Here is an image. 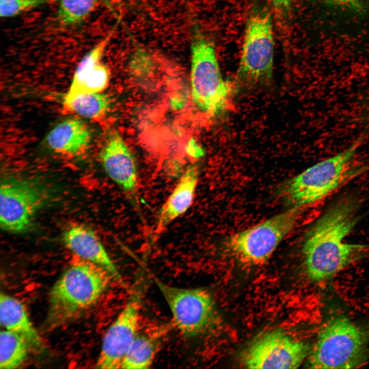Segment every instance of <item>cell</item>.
<instances>
[{"mask_svg": "<svg viewBox=\"0 0 369 369\" xmlns=\"http://www.w3.org/2000/svg\"><path fill=\"white\" fill-rule=\"evenodd\" d=\"M101 0H59L57 16L63 25L71 26L85 20Z\"/></svg>", "mask_w": 369, "mask_h": 369, "instance_id": "obj_21", "label": "cell"}, {"mask_svg": "<svg viewBox=\"0 0 369 369\" xmlns=\"http://www.w3.org/2000/svg\"><path fill=\"white\" fill-rule=\"evenodd\" d=\"M191 86L196 107L211 116L225 110L229 88L221 75L212 43L196 33L191 44Z\"/></svg>", "mask_w": 369, "mask_h": 369, "instance_id": "obj_9", "label": "cell"}, {"mask_svg": "<svg viewBox=\"0 0 369 369\" xmlns=\"http://www.w3.org/2000/svg\"><path fill=\"white\" fill-rule=\"evenodd\" d=\"M0 321L6 330L24 337L31 351L40 352L43 350V341L24 305L17 299L3 293L0 294Z\"/></svg>", "mask_w": 369, "mask_h": 369, "instance_id": "obj_17", "label": "cell"}, {"mask_svg": "<svg viewBox=\"0 0 369 369\" xmlns=\"http://www.w3.org/2000/svg\"><path fill=\"white\" fill-rule=\"evenodd\" d=\"M108 176L122 190L131 205L139 210L138 172L135 158L117 133L111 134L99 154Z\"/></svg>", "mask_w": 369, "mask_h": 369, "instance_id": "obj_12", "label": "cell"}, {"mask_svg": "<svg viewBox=\"0 0 369 369\" xmlns=\"http://www.w3.org/2000/svg\"><path fill=\"white\" fill-rule=\"evenodd\" d=\"M30 347L20 335L5 330L0 333V368L19 367L27 357Z\"/></svg>", "mask_w": 369, "mask_h": 369, "instance_id": "obj_19", "label": "cell"}, {"mask_svg": "<svg viewBox=\"0 0 369 369\" xmlns=\"http://www.w3.org/2000/svg\"><path fill=\"white\" fill-rule=\"evenodd\" d=\"M53 191L42 179L5 176L0 187V225L5 231L20 234L32 226L37 213L53 199Z\"/></svg>", "mask_w": 369, "mask_h": 369, "instance_id": "obj_5", "label": "cell"}, {"mask_svg": "<svg viewBox=\"0 0 369 369\" xmlns=\"http://www.w3.org/2000/svg\"><path fill=\"white\" fill-rule=\"evenodd\" d=\"M51 0H0V16L8 18L49 3Z\"/></svg>", "mask_w": 369, "mask_h": 369, "instance_id": "obj_22", "label": "cell"}, {"mask_svg": "<svg viewBox=\"0 0 369 369\" xmlns=\"http://www.w3.org/2000/svg\"><path fill=\"white\" fill-rule=\"evenodd\" d=\"M113 31L94 46L78 63L64 97L94 92H101L107 86L110 78L108 67L101 63L105 49Z\"/></svg>", "mask_w": 369, "mask_h": 369, "instance_id": "obj_13", "label": "cell"}, {"mask_svg": "<svg viewBox=\"0 0 369 369\" xmlns=\"http://www.w3.org/2000/svg\"><path fill=\"white\" fill-rule=\"evenodd\" d=\"M199 175L196 164L188 166L158 213L154 229L155 236L160 235L176 219L191 206L195 196Z\"/></svg>", "mask_w": 369, "mask_h": 369, "instance_id": "obj_15", "label": "cell"}, {"mask_svg": "<svg viewBox=\"0 0 369 369\" xmlns=\"http://www.w3.org/2000/svg\"><path fill=\"white\" fill-rule=\"evenodd\" d=\"M293 0H271L273 5L278 10L285 12L290 7Z\"/></svg>", "mask_w": 369, "mask_h": 369, "instance_id": "obj_25", "label": "cell"}, {"mask_svg": "<svg viewBox=\"0 0 369 369\" xmlns=\"http://www.w3.org/2000/svg\"><path fill=\"white\" fill-rule=\"evenodd\" d=\"M172 322L150 332L137 333L128 351L120 368H148L153 364L160 345L171 328Z\"/></svg>", "mask_w": 369, "mask_h": 369, "instance_id": "obj_18", "label": "cell"}, {"mask_svg": "<svg viewBox=\"0 0 369 369\" xmlns=\"http://www.w3.org/2000/svg\"><path fill=\"white\" fill-rule=\"evenodd\" d=\"M301 209L291 208L285 212L233 234L224 241V250L242 264L250 266L263 264L293 229Z\"/></svg>", "mask_w": 369, "mask_h": 369, "instance_id": "obj_8", "label": "cell"}, {"mask_svg": "<svg viewBox=\"0 0 369 369\" xmlns=\"http://www.w3.org/2000/svg\"><path fill=\"white\" fill-rule=\"evenodd\" d=\"M112 278L106 269L86 260L69 267L50 290L43 331L51 332L77 318L97 301Z\"/></svg>", "mask_w": 369, "mask_h": 369, "instance_id": "obj_2", "label": "cell"}, {"mask_svg": "<svg viewBox=\"0 0 369 369\" xmlns=\"http://www.w3.org/2000/svg\"><path fill=\"white\" fill-rule=\"evenodd\" d=\"M153 280L171 311L173 325L183 336L197 337L217 326L218 313L208 290L174 286L155 277Z\"/></svg>", "mask_w": 369, "mask_h": 369, "instance_id": "obj_7", "label": "cell"}, {"mask_svg": "<svg viewBox=\"0 0 369 369\" xmlns=\"http://www.w3.org/2000/svg\"><path fill=\"white\" fill-rule=\"evenodd\" d=\"M311 349L307 343L275 330L252 341L242 352L240 361L249 368H296Z\"/></svg>", "mask_w": 369, "mask_h": 369, "instance_id": "obj_10", "label": "cell"}, {"mask_svg": "<svg viewBox=\"0 0 369 369\" xmlns=\"http://www.w3.org/2000/svg\"><path fill=\"white\" fill-rule=\"evenodd\" d=\"M369 325H359L347 317H330L321 329L309 356L312 368H353L369 358Z\"/></svg>", "mask_w": 369, "mask_h": 369, "instance_id": "obj_4", "label": "cell"}, {"mask_svg": "<svg viewBox=\"0 0 369 369\" xmlns=\"http://www.w3.org/2000/svg\"><path fill=\"white\" fill-rule=\"evenodd\" d=\"M141 304V294L139 288L132 292L127 303L104 335L96 368H121L138 333Z\"/></svg>", "mask_w": 369, "mask_h": 369, "instance_id": "obj_11", "label": "cell"}, {"mask_svg": "<svg viewBox=\"0 0 369 369\" xmlns=\"http://www.w3.org/2000/svg\"><path fill=\"white\" fill-rule=\"evenodd\" d=\"M363 138L359 137L346 149L319 162L285 182L279 193L291 208H302L324 198L359 175L365 166L355 160Z\"/></svg>", "mask_w": 369, "mask_h": 369, "instance_id": "obj_3", "label": "cell"}, {"mask_svg": "<svg viewBox=\"0 0 369 369\" xmlns=\"http://www.w3.org/2000/svg\"><path fill=\"white\" fill-rule=\"evenodd\" d=\"M339 6L349 8L351 10L360 11L363 9L367 0H328Z\"/></svg>", "mask_w": 369, "mask_h": 369, "instance_id": "obj_24", "label": "cell"}, {"mask_svg": "<svg viewBox=\"0 0 369 369\" xmlns=\"http://www.w3.org/2000/svg\"><path fill=\"white\" fill-rule=\"evenodd\" d=\"M63 98L66 108L89 118H96L105 114L111 105L110 97L101 92L84 93Z\"/></svg>", "mask_w": 369, "mask_h": 369, "instance_id": "obj_20", "label": "cell"}, {"mask_svg": "<svg viewBox=\"0 0 369 369\" xmlns=\"http://www.w3.org/2000/svg\"><path fill=\"white\" fill-rule=\"evenodd\" d=\"M274 42L271 17L265 10L251 13L248 20L235 76L238 88L269 85L273 75Z\"/></svg>", "mask_w": 369, "mask_h": 369, "instance_id": "obj_6", "label": "cell"}, {"mask_svg": "<svg viewBox=\"0 0 369 369\" xmlns=\"http://www.w3.org/2000/svg\"><path fill=\"white\" fill-rule=\"evenodd\" d=\"M91 137L90 129L81 120L69 118L57 124L49 132L46 144L54 152L77 156L86 152Z\"/></svg>", "mask_w": 369, "mask_h": 369, "instance_id": "obj_16", "label": "cell"}, {"mask_svg": "<svg viewBox=\"0 0 369 369\" xmlns=\"http://www.w3.org/2000/svg\"><path fill=\"white\" fill-rule=\"evenodd\" d=\"M359 206L356 197L340 199L306 234L301 252L304 272L311 280H330L351 264L369 255V245L344 241L358 221Z\"/></svg>", "mask_w": 369, "mask_h": 369, "instance_id": "obj_1", "label": "cell"}, {"mask_svg": "<svg viewBox=\"0 0 369 369\" xmlns=\"http://www.w3.org/2000/svg\"><path fill=\"white\" fill-rule=\"evenodd\" d=\"M153 68L151 58L144 52L137 53L131 60L130 69L135 77L148 76Z\"/></svg>", "mask_w": 369, "mask_h": 369, "instance_id": "obj_23", "label": "cell"}, {"mask_svg": "<svg viewBox=\"0 0 369 369\" xmlns=\"http://www.w3.org/2000/svg\"><path fill=\"white\" fill-rule=\"evenodd\" d=\"M65 245L86 261L102 267L123 286L125 283L96 233L81 224L67 228L62 235Z\"/></svg>", "mask_w": 369, "mask_h": 369, "instance_id": "obj_14", "label": "cell"}]
</instances>
